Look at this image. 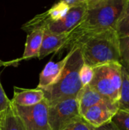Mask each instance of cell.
Instances as JSON below:
<instances>
[{"label":"cell","mask_w":129,"mask_h":130,"mask_svg":"<svg viewBox=\"0 0 129 130\" xmlns=\"http://www.w3.org/2000/svg\"><path fill=\"white\" fill-rule=\"evenodd\" d=\"M118 103L119 110L129 113V73L123 67L122 87Z\"/></svg>","instance_id":"16"},{"label":"cell","mask_w":129,"mask_h":130,"mask_svg":"<svg viewBox=\"0 0 129 130\" xmlns=\"http://www.w3.org/2000/svg\"><path fill=\"white\" fill-rule=\"evenodd\" d=\"M64 2H65L67 5H68L70 7L74 6H78L86 4V0H61Z\"/></svg>","instance_id":"23"},{"label":"cell","mask_w":129,"mask_h":130,"mask_svg":"<svg viewBox=\"0 0 129 130\" xmlns=\"http://www.w3.org/2000/svg\"><path fill=\"white\" fill-rule=\"evenodd\" d=\"M94 129L81 117L62 130H94Z\"/></svg>","instance_id":"21"},{"label":"cell","mask_w":129,"mask_h":130,"mask_svg":"<svg viewBox=\"0 0 129 130\" xmlns=\"http://www.w3.org/2000/svg\"><path fill=\"white\" fill-rule=\"evenodd\" d=\"M83 64L84 60L80 48L78 46L71 47L58 81L50 87L42 89L49 106L66 99L77 98L83 88L79 75Z\"/></svg>","instance_id":"3"},{"label":"cell","mask_w":129,"mask_h":130,"mask_svg":"<svg viewBox=\"0 0 129 130\" xmlns=\"http://www.w3.org/2000/svg\"><path fill=\"white\" fill-rule=\"evenodd\" d=\"M81 117L78 99L69 98L48 107V122L50 130H62Z\"/></svg>","instance_id":"5"},{"label":"cell","mask_w":129,"mask_h":130,"mask_svg":"<svg viewBox=\"0 0 129 130\" xmlns=\"http://www.w3.org/2000/svg\"><path fill=\"white\" fill-rule=\"evenodd\" d=\"M80 48L84 63L95 67L109 62H120L119 37L115 29L84 35L71 46Z\"/></svg>","instance_id":"2"},{"label":"cell","mask_w":129,"mask_h":130,"mask_svg":"<svg viewBox=\"0 0 129 130\" xmlns=\"http://www.w3.org/2000/svg\"><path fill=\"white\" fill-rule=\"evenodd\" d=\"M127 0H91L87 2V9L82 21L68 34L65 48L80 37L90 34L115 29ZM64 48V49H65Z\"/></svg>","instance_id":"1"},{"label":"cell","mask_w":129,"mask_h":130,"mask_svg":"<svg viewBox=\"0 0 129 130\" xmlns=\"http://www.w3.org/2000/svg\"><path fill=\"white\" fill-rule=\"evenodd\" d=\"M78 106H79V111L81 116L84 114V113L90 107L102 104V103H106L109 101H112L109 100L108 98L103 97V95L100 94L94 90H93L89 85L84 86L81 91L79 92L78 97ZM114 102V101H113Z\"/></svg>","instance_id":"13"},{"label":"cell","mask_w":129,"mask_h":130,"mask_svg":"<svg viewBox=\"0 0 129 130\" xmlns=\"http://www.w3.org/2000/svg\"><path fill=\"white\" fill-rule=\"evenodd\" d=\"M79 75L82 86L88 85L94 78V68L84 63L80 69Z\"/></svg>","instance_id":"20"},{"label":"cell","mask_w":129,"mask_h":130,"mask_svg":"<svg viewBox=\"0 0 129 130\" xmlns=\"http://www.w3.org/2000/svg\"><path fill=\"white\" fill-rule=\"evenodd\" d=\"M4 114H5V112H0V130H2V123H3V119H4Z\"/></svg>","instance_id":"25"},{"label":"cell","mask_w":129,"mask_h":130,"mask_svg":"<svg viewBox=\"0 0 129 130\" xmlns=\"http://www.w3.org/2000/svg\"><path fill=\"white\" fill-rule=\"evenodd\" d=\"M68 58V53L59 62H49L40 74L39 84L36 88L44 89L55 84L59 78Z\"/></svg>","instance_id":"10"},{"label":"cell","mask_w":129,"mask_h":130,"mask_svg":"<svg viewBox=\"0 0 129 130\" xmlns=\"http://www.w3.org/2000/svg\"><path fill=\"white\" fill-rule=\"evenodd\" d=\"M88 1H91V0H86V2H88Z\"/></svg>","instance_id":"26"},{"label":"cell","mask_w":129,"mask_h":130,"mask_svg":"<svg viewBox=\"0 0 129 130\" xmlns=\"http://www.w3.org/2000/svg\"><path fill=\"white\" fill-rule=\"evenodd\" d=\"M94 130H119V129L116 128V126L114 125V123H113L112 121H110V122H109V123H106V124H104V125H103V126H100V127L95 128Z\"/></svg>","instance_id":"24"},{"label":"cell","mask_w":129,"mask_h":130,"mask_svg":"<svg viewBox=\"0 0 129 130\" xmlns=\"http://www.w3.org/2000/svg\"><path fill=\"white\" fill-rule=\"evenodd\" d=\"M12 104L24 129L50 130L48 122L49 105L45 99L30 107L17 106L13 103Z\"/></svg>","instance_id":"6"},{"label":"cell","mask_w":129,"mask_h":130,"mask_svg":"<svg viewBox=\"0 0 129 130\" xmlns=\"http://www.w3.org/2000/svg\"><path fill=\"white\" fill-rule=\"evenodd\" d=\"M44 99V93L40 88L27 89L14 86V96L11 101L17 106L30 107L39 104Z\"/></svg>","instance_id":"12"},{"label":"cell","mask_w":129,"mask_h":130,"mask_svg":"<svg viewBox=\"0 0 129 130\" xmlns=\"http://www.w3.org/2000/svg\"><path fill=\"white\" fill-rule=\"evenodd\" d=\"M119 110V103L109 101L89 107L81 116L83 119L94 128L110 122Z\"/></svg>","instance_id":"9"},{"label":"cell","mask_w":129,"mask_h":130,"mask_svg":"<svg viewBox=\"0 0 129 130\" xmlns=\"http://www.w3.org/2000/svg\"><path fill=\"white\" fill-rule=\"evenodd\" d=\"M120 63L129 73V37L119 38Z\"/></svg>","instance_id":"18"},{"label":"cell","mask_w":129,"mask_h":130,"mask_svg":"<svg viewBox=\"0 0 129 130\" xmlns=\"http://www.w3.org/2000/svg\"><path fill=\"white\" fill-rule=\"evenodd\" d=\"M69 34H57L44 30L39 59H43L52 53H56L65 48Z\"/></svg>","instance_id":"11"},{"label":"cell","mask_w":129,"mask_h":130,"mask_svg":"<svg viewBox=\"0 0 129 130\" xmlns=\"http://www.w3.org/2000/svg\"><path fill=\"white\" fill-rule=\"evenodd\" d=\"M86 9L87 2L82 5L71 7L64 17L49 24L44 30L57 34L71 33L82 21Z\"/></svg>","instance_id":"7"},{"label":"cell","mask_w":129,"mask_h":130,"mask_svg":"<svg viewBox=\"0 0 129 130\" xmlns=\"http://www.w3.org/2000/svg\"><path fill=\"white\" fill-rule=\"evenodd\" d=\"M116 31L119 38L129 37V0L126 1L122 14L118 20Z\"/></svg>","instance_id":"17"},{"label":"cell","mask_w":129,"mask_h":130,"mask_svg":"<svg viewBox=\"0 0 129 130\" xmlns=\"http://www.w3.org/2000/svg\"><path fill=\"white\" fill-rule=\"evenodd\" d=\"M119 130H129V113L119 110L111 120Z\"/></svg>","instance_id":"19"},{"label":"cell","mask_w":129,"mask_h":130,"mask_svg":"<svg viewBox=\"0 0 129 130\" xmlns=\"http://www.w3.org/2000/svg\"><path fill=\"white\" fill-rule=\"evenodd\" d=\"M71 7L65 2L60 1L55 4L47 11L36 15L33 18L25 23L22 26V29L29 33L36 29H44L51 23L56 21L64 17Z\"/></svg>","instance_id":"8"},{"label":"cell","mask_w":129,"mask_h":130,"mask_svg":"<svg viewBox=\"0 0 129 130\" xmlns=\"http://www.w3.org/2000/svg\"><path fill=\"white\" fill-rule=\"evenodd\" d=\"M0 66H1V61H0ZM11 104V101L8 99V98L5 94L0 82V112H5L10 107Z\"/></svg>","instance_id":"22"},{"label":"cell","mask_w":129,"mask_h":130,"mask_svg":"<svg viewBox=\"0 0 129 130\" xmlns=\"http://www.w3.org/2000/svg\"><path fill=\"white\" fill-rule=\"evenodd\" d=\"M94 68V78L89 86L109 100L118 102L122 82V66L109 62Z\"/></svg>","instance_id":"4"},{"label":"cell","mask_w":129,"mask_h":130,"mask_svg":"<svg viewBox=\"0 0 129 130\" xmlns=\"http://www.w3.org/2000/svg\"><path fill=\"white\" fill-rule=\"evenodd\" d=\"M44 30L42 29L33 30L28 33L25 43V48L22 57L18 59H28L31 58H38L42 44Z\"/></svg>","instance_id":"14"},{"label":"cell","mask_w":129,"mask_h":130,"mask_svg":"<svg viewBox=\"0 0 129 130\" xmlns=\"http://www.w3.org/2000/svg\"><path fill=\"white\" fill-rule=\"evenodd\" d=\"M2 130H25L14 110L12 103L5 111Z\"/></svg>","instance_id":"15"}]
</instances>
